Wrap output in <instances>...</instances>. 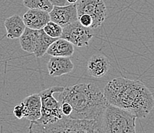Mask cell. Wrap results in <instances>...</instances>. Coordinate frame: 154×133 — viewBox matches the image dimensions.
Returning <instances> with one entry per match:
<instances>
[{"mask_svg": "<svg viewBox=\"0 0 154 133\" xmlns=\"http://www.w3.org/2000/svg\"><path fill=\"white\" fill-rule=\"evenodd\" d=\"M137 117L129 112L108 104L101 119L103 133H136Z\"/></svg>", "mask_w": 154, "mask_h": 133, "instance_id": "cell-4", "label": "cell"}, {"mask_svg": "<svg viewBox=\"0 0 154 133\" xmlns=\"http://www.w3.org/2000/svg\"><path fill=\"white\" fill-rule=\"evenodd\" d=\"M57 39L58 38H54L50 37V36L46 34L42 29H40L35 48L33 51L34 55L36 57H43L46 54V51L48 49L49 46Z\"/></svg>", "mask_w": 154, "mask_h": 133, "instance_id": "cell-16", "label": "cell"}, {"mask_svg": "<svg viewBox=\"0 0 154 133\" xmlns=\"http://www.w3.org/2000/svg\"><path fill=\"white\" fill-rule=\"evenodd\" d=\"M67 2L70 4H75L78 2V0H67Z\"/></svg>", "mask_w": 154, "mask_h": 133, "instance_id": "cell-23", "label": "cell"}, {"mask_svg": "<svg viewBox=\"0 0 154 133\" xmlns=\"http://www.w3.org/2000/svg\"><path fill=\"white\" fill-rule=\"evenodd\" d=\"M110 64L108 58L103 54H94L88 61L87 70L93 77H102L108 72Z\"/></svg>", "mask_w": 154, "mask_h": 133, "instance_id": "cell-11", "label": "cell"}, {"mask_svg": "<svg viewBox=\"0 0 154 133\" xmlns=\"http://www.w3.org/2000/svg\"><path fill=\"white\" fill-rule=\"evenodd\" d=\"M93 37V29L85 27L78 21L63 27L61 36L78 47L88 46Z\"/></svg>", "mask_w": 154, "mask_h": 133, "instance_id": "cell-7", "label": "cell"}, {"mask_svg": "<svg viewBox=\"0 0 154 133\" xmlns=\"http://www.w3.org/2000/svg\"><path fill=\"white\" fill-rule=\"evenodd\" d=\"M64 88L51 86L39 93L42 103L41 116L36 122L42 124H49L61 119L64 116L61 113L59 102L54 97V93H61Z\"/></svg>", "mask_w": 154, "mask_h": 133, "instance_id": "cell-5", "label": "cell"}, {"mask_svg": "<svg viewBox=\"0 0 154 133\" xmlns=\"http://www.w3.org/2000/svg\"><path fill=\"white\" fill-rule=\"evenodd\" d=\"M77 11L78 15L88 14L92 18V29L100 27L107 17V7L103 0H80Z\"/></svg>", "mask_w": 154, "mask_h": 133, "instance_id": "cell-6", "label": "cell"}, {"mask_svg": "<svg viewBox=\"0 0 154 133\" xmlns=\"http://www.w3.org/2000/svg\"><path fill=\"white\" fill-rule=\"evenodd\" d=\"M78 21L80 22L81 25H82L85 27L91 29L92 24H93V19L88 14H82V15H78Z\"/></svg>", "mask_w": 154, "mask_h": 133, "instance_id": "cell-19", "label": "cell"}, {"mask_svg": "<svg viewBox=\"0 0 154 133\" xmlns=\"http://www.w3.org/2000/svg\"><path fill=\"white\" fill-rule=\"evenodd\" d=\"M59 93V103L67 102L72 108L71 119L100 120L108 105L103 92L94 83L69 86Z\"/></svg>", "mask_w": 154, "mask_h": 133, "instance_id": "cell-2", "label": "cell"}, {"mask_svg": "<svg viewBox=\"0 0 154 133\" xmlns=\"http://www.w3.org/2000/svg\"><path fill=\"white\" fill-rule=\"evenodd\" d=\"M29 133H103L100 120L77 119L63 116L49 124L31 122Z\"/></svg>", "mask_w": 154, "mask_h": 133, "instance_id": "cell-3", "label": "cell"}, {"mask_svg": "<svg viewBox=\"0 0 154 133\" xmlns=\"http://www.w3.org/2000/svg\"><path fill=\"white\" fill-rule=\"evenodd\" d=\"M23 5L29 9H40L50 12L53 5L48 0H23Z\"/></svg>", "mask_w": 154, "mask_h": 133, "instance_id": "cell-17", "label": "cell"}, {"mask_svg": "<svg viewBox=\"0 0 154 133\" xmlns=\"http://www.w3.org/2000/svg\"><path fill=\"white\" fill-rule=\"evenodd\" d=\"M50 19L61 27L70 25L78 21V11L77 4L63 5V6H53L49 12Z\"/></svg>", "mask_w": 154, "mask_h": 133, "instance_id": "cell-8", "label": "cell"}, {"mask_svg": "<svg viewBox=\"0 0 154 133\" xmlns=\"http://www.w3.org/2000/svg\"><path fill=\"white\" fill-rule=\"evenodd\" d=\"M42 30L48 35L54 38H59L62 34V27L52 21L48 22L43 27Z\"/></svg>", "mask_w": 154, "mask_h": 133, "instance_id": "cell-18", "label": "cell"}, {"mask_svg": "<svg viewBox=\"0 0 154 133\" xmlns=\"http://www.w3.org/2000/svg\"><path fill=\"white\" fill-rule=\"evenodd\" d=\"M4 26L6 30V37L9 39L19 38L26 28L23 19L19 15L7 18L4 22Z\"/></svg>", "mask_w": 154, "mask_h": 133, "instance_id": "cell-13", "label": "cell"}, {"mask_svg": "<svg viewBox=\"0 0 154 133\" xmlns=\"http://www.w3.org/2000/svg\"><path fill=\"white\" fill-rule=\"evenodd\" d=\"M103 94L108 104L129 112L137 119L146 117L154 108L153 95L140 80L113 79L105 86Z\"/></svg>", "mask_w": 154, "mask_h": 133, "instance_id": "cell-1", "label": "cell"}, {"mask_svg": "<svg viewBox=\"0 0 154 133\" xmlns=\"http://www.w3.org/2000/svg\"><path fill=\"white\" fill-rule=\"evenodd\" d=\"M22 19L26 27L35 30L42 29L51 21L49 12L40 9H29L24 14Z\"/></svg>", "mask_w": 154, "mask_h": 133, "instance_id": "cell-9", "label": "cell"}, {"mask_svg": "<svg viewBox=\"0 0 154 133\" xmlns=\"http://www.w3.org/2000/svg\"><path fill=\"white\" fill-rule=\"evenodd\" d=\"M53 6H63L66 5L68 2L67 0H48Z\"/></svg>", "mask_w": 154, "mask_h": 133, "instance_id": "cell-22", "label": "cell"}, {"mask_svg": "<svg viewBox=\"0 0 154 133\" xmlns=\"http://www.w3.org/2000/svg\"><path fill=\"white\" fill-rule=\"evenodd\" d=\"M47 68L50 76L60 77L71 72L74 64L69 57H51L47 64Z\"/></svg>", "mask_w": 154, "mask_h": 133, "instance_id": "cell-10", "label": "cell"}, {"mask_svg": "<svg viewBox=\"0 0 154 133\" xmlns=\"http://www.w3.org/2000/svg\"><path fill=\"white\" fill-rule=\"evenodd\" d=\"M26 109V117L30 122H36L41 116V97L39 93H34L22 100Z\"/></svg>", "mask_w": 154, "mask_h": 133, "instance_id": "cell-12", "label": "cell"}, {"mask_svg": "<svg viewBox=\"0 0 154 133\" xmlns=\"http://www.w3.org/2000/svg\"><path fill=\"white\" fill-rule=\"evenodd\" d=\"M75 52L74 44L68 41L59 38L49 46L46 53L51 57H70Z\"/></svg>", "mask_w": 154, "mask_h": 133, "instance_id": "cell-14", "label": "cell"}, {"mask_svg": "<svg viewBox=\"0 0 154 133\" xmlns=\"http://www.w3.org/2000/svg\"><path fill=\"white\" fill-rule=\"evenodd\" d=\"M39 30L32 29L26 27L19 38V42L22 49L28 53H33L35 48Z\"/></svg>", "mask_w": 154, "mask_h": 133, "instance_id": "cell-15", "label": "cell"}, {"mask_svg": "<svg viewBox=\"0 0 154 133\" xmlns=\"http://www.w3.org/2000/svg\"><path fill=\"white\" fill-rule=\"evenodd\" d=\"M13 115L18 119H22L26 117V109H25L23 103H21L20 104L16 105L14 107Z\"/></svg>", "mask_w": 154, "mask_h": 133, "instance_id": "cell-20", "label": "cell"}, {"mask_svg": "<svg viewBox=\"0 0 154 133\" xmlns=\"http://www.w3.org/2000/svg\"><path fill=\"white\" fill-rule=\"evenodd\" d=\"M60 108H61V113L64 116L69 117L70 115L72 113V108H71V105L67 102H63V103H60Z\"/></svg>", "mask_w": 154, "mask_h": 133, "instance_id": "cell-21", "label": "cell"}]
</instances>
